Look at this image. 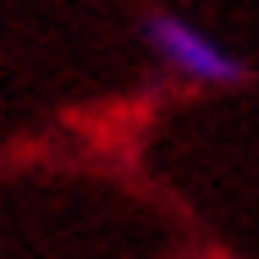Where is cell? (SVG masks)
Listing matches in <instances>:
<instances>
[{
	"mask_svg": "<svg viewBox=\"0 0 259 259\" xmlns=\"http://www.w3.org/2000/svg\"><path fill=\"white\" fill-rule=\"evenodd\" d=\"M138 33H144V45L155 55L165 72H177V77H188V83H209V89H232V83H243L248 77V61L237 50H226L215 33H204L199 22H188V17H177V11H144V22H138Z\"/></svg>",
	"mask_w": 259,
	"mask_h": 259,
	"instance_id": "cell-1",
	"label": "cell"
}]
</instances>
